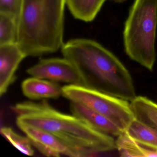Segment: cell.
<instances>
[{"instance_id": "11", "label": "cell", "mask_w": 157, "mask_h": 157, "mask_svg": "<svg viewBox=\"0 0 157 157\" xmlns=\"http://www.w3.org/2000/svg\"><path fill=\"white\" fill-rule=\"evenodd\" d=\"M105 0H66V3L73 17L90 22L95 19Z\"/></svg>"}, {"instance_id": "18", "label": "cell", "mask_w": 157, "mask_h": 157, "mask_svg": "<svg viewBox=\"0 0 157 157\" xmlns=\"http://www.w3.org/2000/svg\"><path fill=\"white\" fill-rule=\"evenodd\" d=\"M110 1L114 2H117V3H121V2L126 1V0H110Z\"/></svg>"}, {"instance_id": "1", "label": "cell", "mask_w": 157, "mask_h": 157, "mask_svg": "<svg viewBox=\"0 0 157 157\" xmlns=\"http://www.w3.org/2000/svg\"><path fill=\"white\" fill-rule=\"evenodd\" d=\"M11 108L17 114V124L28 125L50 133L70 150L73 157H92L116 149L113 136L92 128L73 115L57 111L46 100L22 102Z\"/></svg>"}, {"instance_id": "9", "label": "cell", "mask_w": 157, "mask_h": 157, "mask_svg": "<svg viewBox=\"0 0 157 157\" xmlns=\"http://www.w3.org/2000/svg\"><path fill=\"white\" fill-rule=\"evenodd\" d=\"M70 108L72 115L99 132L116 137L124 132L104 116L81 104L71 102Z\"/></svg>"}, {"instance_id": "13", "label": "cell", "mask_w": 157, "mask_h": 157, "mask_svg": "<svg viewBox=\"0 0 157 157\" xmlns=\"http://www.w3.org/2000/svg\"><path fill=\"white\" fill-rule=\"evenodd\" d=\"M116 143L121 157H157V151L133 139L125 131L117 137Z\"/></svg>"}, {"instance_id": "15", "label": "cell", "mask_w": 157, "mask_h": 157, "mask_svg": "<svg viewBox=\"0 0 157 157\" xmlns=\"http://www.w3.org/2000/svg\"><path fill=\"white\" fill-rule=\"evenodd\" d=\"M17 19L6 13H0V45L17 43Z\"/></svg>"}, {"instance_id": "16", "label": "cell", "mask_w": 157, "mask_h": 157, "mask_svg": "<svg viewBox=\"0 0 157 157\" xmlns=\"http://www.w3.org/2000/svg\"><path fill=\"white\" fill-rule=\"evenodd\" d=\"M1 134L17 149L28 156H32L34 151L32 147V143L28 138L23 136L16 133L10 127H2Z\"/></svg>"}, {"instance_id": "4", "label": "cell", "mask_w": 157, "mask_h": 157, "mask_svg": "<svg viewBox=\"0 0 157 157\" xmlns=\"http://www.w3.org/2000/svg\"><path fill=\"white\" fill-rule=\"evenodd\" d=\"M157 0H135L125 22L124 43L126 55L148 70L156 59Z\"/></svg>"}, {"instance_id": "17", "label": "cell", "mask_w": 157, "mask_h": 157, "mask_svg": "<svg viewBox=\"0 0 157 157\" xmlns=\"http://www.w3.org/2000/svg\"><path fill=\"white\" fill-rule=\"evenodd\" d=\"M23 0H0V13L10 14L18 19Z\"/></svg>"}, {"instance_id": "3", "label": "cell", "mask_w": 157, "mask_h": 157, "mask_svg": "<svg viewBox=\"0 0 157 157\" xmlns=\"http://www.w3.org/2000/svg\"><path fill=\"white\" fill-rule=\"evenodd\" d=\"M66 0H23L17 19V43L26 57L62 48Z\"/></svg>"}, {"instance_id": "2", "label": "cell", "mask_w": 157, "mask_h": 157, "mask_svg": "<svg viewBox=\"0 0 157 157\" xmlns=\"http://www.w3.org/2000/svg\"><path fill=\"white\" fill-rule=\"evenodd\" d=\"M62 55L75 67L82 86L129 102L136 97L127 69L111 51L96 41L77 38L64 44Z\"/></svg>"}, {"instance_id": "7", "label": "cell", "mask_w": 157, "mask_h": 157, "mask_svg": "<svg viewBox=\"0 0 157 157\" xmlns=\"http://www.w3.org/2000/svg\"><path fill=\"white\" fill-rule=\"evenodd\" d=\"M26 57L17 43L0 45V95L7 92L16 79L21 62Z\"/></svg>"}, {"instance_id": "10", "label": "cell", "mask_w": 157, "mask_h": 157, "mask_svg": "<svg viewBox=\"0 0 157 157\" xmlns=\"http://www.w3.org/2000/svg\"><path fill=\"white\" fill-rule=\"evenodd\" d=\"M21 88L24 95L31 100L56 99L62 95V87L58 83L35 77L25 80Z\"/></svg>"}, {"instance_id": "12", "label": "cell", "mask_w": 157, "mask_h": 157, "mask_svg": "<svg viewBox=\"0 0 157 157\" xmlns=\"http://www.w3.org/2000/svg\"><path fill=\"white\" fill-rule=\"evenodd\" d=\"M128 135L139 143L157 151V129L135 117L125 130Z\"/></svg>"}, {"instance_id": "8", "label": "cell", "mask_w": 157, "mask_h": 157, "mask_svg": "<svg viewBox=\"0 0 157 157\" xmlns=\"http://www.w3.org/2000/svg\"><path fill=\"white\" fill-rule=\"evenodd\" d=\"M17 125L28 138L32 145L45 156L59 157L65 155L73 157L70 150L50 133L28 125Z\"/></svg>"}, {"instance_id": "6", "label": "cell", "mask_w": 157, "mask_h": 157, "mask_svg": "<svg viewBox=\"0 0 157 157\" xmlns=\"http://www.w3.org/2000/svg\"><path fill=\"white\" fill-rule=\"evenodd\" d=\"M26 72L33 77L82 86L81 79L73 64L63 58L44 59L29 68Z\"/></svg>"}, {"instance_id": "5", "label": "cell", "mask_w": 157, "mask_h": 157, "mask_svg": "<svg viewBox=\"0 0 157 157\" xmlns=\"http://www.w3.org/2000/svg\"><path fill=\"white\" fill-rule=\"evenodd\" d=\"M62 95L104 116L124 131L135 118L130 103L120 98L79 85L62 87Z\"/></svg>"}, {"instance_id": "14", "label": "cell", "mask_w": 157, "mask_h": 157, "mask_svg": "<svg viewBox=\"0 0 157 157\" xmlns=\"http://www.w3.org/2000/svg\"><path fill=\"white\" fill-rule=\"evenodd\" d=\"M130 102L136 119L157 129V103L142 96H136Z\"/></svg>"}]
</instances>
